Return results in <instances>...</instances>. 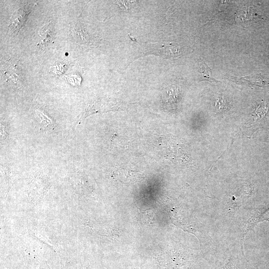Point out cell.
<instances>
[{"mask_svg":"<svg viewBox=\"0 0 269 269\" xmlns=\"http://www.w3.org/2000/svg\"><path fill=\"white\" fill-rule=\"evenodd\" d=\"M268 107L266 104H260L257 108L255 113L259 116H263L266 113Z\"/></svg>","mask_w":269,"mask_h":269,"instance_id":"4","label":"cell"},{"mask_svg":"<svg viewBox=\"0 0 269 269\" xmlns=\"http://www.w3.org/2000/svg\"><path fill=\"white\" fill-rule=\"evenodd\" d=\"M269 221V206L259 209L248 221L247 228L243 236V240L248 232L254 230L255 226L259 222Z\"/></svg>","mask_w":269,"mask_h":269,"instance_id":"1","label":"cell"},{"mask_svg":"<svg viewBox=\"0 0 269 269\" xmlns=\"http://www.w3.org/2000/svg\"><path fill=\"white\" fill-rule=\"evenodd\" d=\"M201 80H208L209 81L217 82L218 81L214 79L212 74L211 70L209 66L203 60L200 61Z\"/></svg>","mask_w":269,"mask_h":269,"instance_id":"2","label":"cell"},{"mask_svg":"<svg viewBox=\"0 0 269 269\" xmlns=\"http://www.w3.org/2000/svg\"><path fill=\"white\" fill-rule=\"evenodd\" d=\"M40 34L44 42H49L51 41L54 35V30L51 23L45 24L41 28Z\"/></svg>","mask_w":269,"mask_h":269,"instance_id":"3","label":"cell"}]
</instances>
